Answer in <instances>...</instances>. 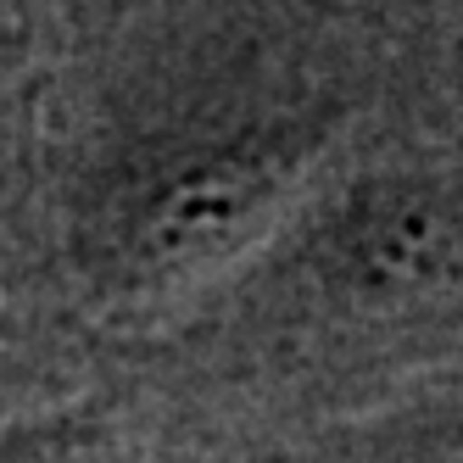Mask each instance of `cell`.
Wrapping results in <instances>:
<instances>
[{
    "label": "cell",
    "instance_id": "1",
    "mask_svg": "<svg viewBox=\"0 0 463 463\" xmlns=\"http://www.w3.org/2000/svg\"><path fill=\"white\" fill-rule=\"evenodd\" d=\"M296 184L274 140H213L128 174L95 218V279L123 296L184 290L251 251Z\"/></svg>",
    "mask_w": 463,
    "mask_h": 463
},
{
    "label": "cell",
    "instance_id": "2",
    "mask_svg": "<svg viewBox=\"0 0 463 463\" xmlns=\"http://www.w3.org/2000/svg\"><path fill=\"white\" fill-rule=\"evenodd\" d=\"M324 274L357 307L463 302V168L413 162L352 184L324 223Z\"/></svg>",
    "mask_w": 463,
    "mask_h": 463
},
{
    "label": "cell",
    "instance_id": "3",
    "mask_svg": "<svg viewBox=\"0 0 463 463\" xmlns=\"http://www.w3.org/2000/svg\"><path fill=\"white\" fill-rule=\"evenodd\" d=\"M0 463H140L128 430L95 402L0 419Z\"/></svg>",
    "mask_w": 463,
    "mask_h": 463
}]
</instances>
